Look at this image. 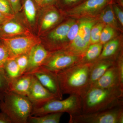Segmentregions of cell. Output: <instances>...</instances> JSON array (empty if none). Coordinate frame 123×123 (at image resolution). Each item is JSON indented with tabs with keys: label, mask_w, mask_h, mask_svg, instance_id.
<instances>
[{
	"label": "cell",
	"mask_w": 123,
	"mask_h": 123,
	"mask_svg": "<svg viewBox=\"0 0 123 123\" xmlns=\"http://www.w3.org/2000/svg\"><path fill=\"white\" fill-rule=\"evenodd\" d=\"M81 98L82 114L103 111L123 106V89L91 87Z\"/></svg>",
	"instance_id": "1"
},
{
	"label": "cell",
	"mask_w": 123,
	"mask_h": 123,
	"mask_svg": "<svg viewBox=\"0 0 123 123\" xmlns=\"http://www.w3.org/2000/svg\"><path fill=\"white\" fill-rule=\"evenodd\" d=\"M92 63H79L56 73L62 94L82 97L90 87Z\"/></svg>",
	"instance_id": "2"
},
{
	"label": "cell",
	"mask_w": 123,
	"mask_h": 123,
	"mask_svg": "<svg viewBox=\"0 0 123 123\" xmlns=\"http://www.w3.org/2000/svg\"><path fill=\"white\" fill-rule=\"evenodd\" d=\"M33 105L27 97L8 91L0 100L1 111L8 115L12 123H28Z\"/></svg>",
	"instance_id": "3"
},
{
	"label": "cell",
	"mask_w": 123,
	"mask_h": 123,
	"mask_svg": "<svg viewBox=\"0 0 123 123\" xmlns=\"http://www.w3.org/2000/svg\"><path fill=\"white\" fill-rule=\"evenodd\" d=\"M66 112L70 116L77 115L82 113L81 97L70 95L66 99H54L39 105L33 106L31 116H39L55 113Z\"/></svg>",
	"instance_id": "4"
},
{
	"label": "cell",
	"mask_w": 123,
	"mask_h": 123,
	"mask_svg": "<svg viewBox=\"0 0 123 123\" xmlns=\"http://www.w3.org/2000/svg\"><path fill=\"white\" fill-rule=\"evenodd\" d=\"M69 123H123V106L110 110L70 116Z\"/></svg>",
	"instance_id": "5"
},
{
	"label": "cell",
	"mask_w": 123,
	"mask_h": 123,
	"mask_svg": "<svg viewBox=\"0 0 123 123\" xmlns=\"http://www.w3.org/2000/svg\"><path fill=\"white\" fill-rule=\"evenodd\" d=\"M81 57L68 50L58 51L51 54L39 68L56 74L80 63Z\"/></svg>",
	"instance_id": "6"
},
{
	"label": "cell",
	"mask_w": 123,
	"mask_h": 123,
	"mask_svg": "<svg viewBox=\"0 0 123 123\" xmlns=\"http://www.w3.org/2000/svg\"><path fill=\"white\" fill-rule=\"evenodd\" d=\"M1 39L8 51L10 59H14L21 55L28 54L33 47L41 43L39 38L31 34L10 37H2Z\"/></svg>",
	"instance_id": "7"
},
{
	"label": "cell",
	"mask_w": 123,
	"mask_h": 123,
	"mask_svg": "<svg viewBox=\"0 0 123 123\" xmlns=\"http://www.w3.org/2000/svg\"><path fill=\"white\" fill-rule=\"evenodd\" d=\"M32 74L47 89L57 97L58 99L63 98L56 74L42 68L33 72Z\"/></svg>",
	"instance_id": "8"
},
{
	"label": "cell",
	"mask_w": 123,
	"mask_h": 123,
	"mask_svg": "<svg viewBox=\"0 0 123 123\" xmlns=\"http://www.w3.org/2000/svg\"><path fill=\"white\" fill-rule=\"evenodd\" d=\"M27 97L33 106L39 105L52 99H58L43 86L33 75L31 85Z\"/></svg>",
	"instance_id": "9"
},
{
	"label": "cell",
	"mask_w": 123,
	"mask_h": 123,
	"mask_svg": "<svg viewBox=\"0 0 123 123\" xmlns=\"http://www.w3.org/2000/svg\"><path fill=\"white\" fill-rule=\"evenodd\" d=\"M91 87L105 89L117 88L123 89V81L120 78L116 62L114 65L108 69L103 75Z\"/></svg>",
	"instance_id": "10"
},
{
	"label": "cell",
	"mask_w": 123,
	"mask_h": 123,
	"mask_svg": "<svg viewBox=\"0 0 123 123\" xmlns=\"http://www.w3.org/2000/svg\"><path fill=\"white\" fill-rule=\"evenodd\" d=\"M51 54L41 43L34 46L28 53L29 64L24 74L32 73L39 68L44 64Z\"/></svg>",
	"instance_id": "11"
},
{
	"label": "cell",
	"mask_w": 123,
	"mask_h": 123,
	"mask_svg": "<svg viewBox=\"0 0 123 123\" xmlns=\"http://www.w3.org/2000/svg\"><path fill=\"white\" fill-rule=\"evenodd\" d=\"M114 0H85L69 11L72 15H81L98 11L112 4Z\"/></svg>",
	"instance_id": "12"
},
{
	"label": "cell",
	"mask_w": 123,
	"mask_h": 123,
	"mask_svg": "<svg viewBox=\"0 0 123 123\" xmlns=\"http://www.w3.org/2000/svg\"><path fill=\"white\" fill-rule=\"evenodd\" d=\"M0 31L3 37H10L31 34L30 31L19 23L12 19L7 20L0 25Z\"/></svg>",
	"instance_id": "13"
},
{
	"label": "cell",
	"mask_w": 123,
	"mask_h": 123,
	"mask_svg": "<svg viewBox=\"0 0 123 123\" xmlns=\"http://www.w3.org/2000/svg\"><path fill=\"white\" fill-rule=\"evenodd\" d=\"M32 74H24L10 83L9 91L27 97L32 81Z\"/></svg>",
	"instance_id": "14"
},
{
	"label": "cell",
	"mask_w": 123,
	"mask_h": 123,
	"mask_svg": "<svg viewBox=\"0 0 123 123\" xmlns=\"http://www.w3.org/2000/svg\"><path fill=\"white\" fill-rule=\"evenodd\" d=\"M116 61L111 59L98 60L93 63L90 75L91 86L94 84L104 73L108 69L114 65Z\"/></svg>",
	"instance_id": "15"
},
{
	"label": "cell",
	"mask_w": 123,
	"mask_h": 123,
	"mask_svg": "<svg viewBox=\"0 0 123 123\" xmlns=\"http://www.w3.org/2000/svg\"><path fill=\"white\" fill-rule=\"evenodd\" d=\"M102 44L100 43H93L89 46L82 56L80 63H92L99 58L102 50Z\"/></svg>",
	"instance_id": "16"
},
{
	"label": "cell",
	"mask_w": 123,
	"mask_h": 123,
	"mask_svg": "<svg viewBox=\"0 0 123 123\" xmlns=\"http://www.w3.org/2000/svg\"><path fill=\"white\" fill-rule=\"evenodd\" d=\"M74 23L72 21L62 24L50 32L49 35V37L55 43L65 41L67 39L70 26Z\"/></svg>",
	"instance_id": "17"
},
{
	"label": "cell",
	"mask_w": 123,
	"mask_h": 123,
	"mask_svg": "<svg viewBox=\"0 0 123 123\" xmlns=\"http://www.w3.org/2000/svg\"><path fill=\"white\" fill-rule=\"evenodd\" d=\"M63 112H55L39 116H30L28 119V123H59L60 121Z\"/></svg>",
	"instance_id": "18"
},
{
	"label": "cell",
	"mask_w": 123,
	"mask_h": 123,
	"mask_svg": "<svg viewBox=\"0 0 123 123\" xmlns=\"http://www.w3.org/2000/svg\"><path fill=\"white\" fill-rule=\"evenodd\" d=\"M3 69L10 83L22 75L15 59L8 60Z\"/></svg>",
	"instance_id": "19"
},
{
	"label": "cell",
	"mask_w": 123,
	"mask_h": 123,
	"mask_svg": "<svg viewBox=\"0 0 123 123\" xmlns=\"http://www.w3.org/2000/svg\"><path fill=\"white\" fill-rule=\"evenodd\" d=\"M119 46V42L118 40H112L107 42L104 44L101 55L97 60L110 59L114 56L118 52Z\"/></svg>",
	"instance_id": "20"
},
{
	"label": "cell",
	"mask_w": 123,
	"mask_h": 123,
	"mask_svg": "<svg viewBox=\"0 0 123 123\" xmlns=\"http://www.w3.org/2000/svg\"><path fill=\"white\" fill-rule=\"evenodd\" d=\"M95 23L94 20L91 18H85L82 19L79 24L78 33L89 44L90 43L91 31Z\"/></svg>",
	"instance_id": "21"
},
{
	"label": "cell",
	"mask_w": 123,
	"mask_h": 123,
	"mask_svg": "<svg viewBox=\"0 0 123 123\" xmlns=\"http://www.w3.org/2000/svg\"><path fill=\"white\" fill-rule=\"evenodd\" d=\"M59 18V14L56 11L52 10L49 11L43 18L41 29L43 30H45L49 29L58 21Z\"/></svg>",
	"instance_id": "22"
},
{
	"label": "cell",
	"mask_w": 123,
	"mask_h": 123,
	"mask_svg": "<svg viewBox=\"0 0 123 123\" xmlns=\"http://www.w3.org/2000/svg\"><path fill=\"white\" fill-rule=\"evenodd\" d=\"M34 0H24L23 9L27 19L31 23L35 22L36 15V9Z\"/></svg>",
	"instance_id": "23"
},
{
	"label": "cell",
	"mask_w": 123,
	"mask_h": 123,
	"mask_svg": "<svg viewBox=\"0 0 123 123\" xmlns=\"http://www.w3.org/2000/svg\"><path fill=\"white\" fill-rule=\"evenodd\" d=\"M113 11L111 4L107 6L101 14V18L104 22L110 25V26L116 27L117 22Z\"/></svg>",
	"instance_id": "24"
},
{
	"label": "cell",
	"mask_w": 123,
	"mask_h": 123,
	"mask_svg": "<svg viewBox=\"0 0 123 123\" xmlns=\"http://www.w3.org/2000/svg\"><path fill=\"white\" fill-rule=\"evenodd\" d=\"M103 29V24L98 23L92 27L90 34V42L92 44L98 43L99 42L102 31Z\"/></svg>",
	"instance_id": "25"
},
{
	"label": "cell",
	"mask_w": 123,
	"mask_h": 123,
	"mask_svg": "<svg viewBox=\"0 0 123 123\" xmlns=\"http://www.w3.org/2000/svg\"><path fill=\"white\" fill-rule=\"evenodd\" d=\"M115 33L114 30L110 25L103 28L99 40L100 43L102 44H104L110 41L113 37Z\"/></svg>",
	"instance_id": "26"
},
{
	"label": "cell",
	"mask_w": 123,
	"mask_h": 123,
	"mask_svg": "<svg viewBox=\"0 0 123 123\" xmlns=\"http://www.w3.org/2000/svg\"><path fill=\"white\" fill-rule=\"evenodd\" d=\"M14 59L20 69L22 74H24L26 71L29 64L28 54L21 55Z\"/></svg>",
	"instance_id": "27"
},
{
	"label": "cell",
	"mask_w": 123,
	"mask_h": 123,
	"mask_svg": "<svg viewBox=\"0 0 123 123\" xmlns=\"http://www.w3.org/2000/svg\"><path fill=\"white\" fill-rule=\"evenodd\" d=\"M9 59L7 47L3 42L0 43V68H3L6 62Z\"/></svg>",
	"instance_id": "28"
},
{
	"label": "cell",
	"mask_w": 123,
	"mask_h": 123,
	"mask_svg": "<svg viewBox=\"0 0 123 123\" xmlns=\"http://www.w3.org/2000/svg\"><path fill=\"white\" fill-rule=\"evenodd\" d=\"M10 82L3 68H0V92L4 93L9 90Z\"/></svg>",
	"instance_id": "29"
},
{
	"label": "cell",
	"mask_w": 123,
	"mask_h": 123,
	"mask_svg": "<svg viewBox=\"0 0 123 123\" xmlns=\"http://www.w3.org/2000/svg\"><path fill=\"white\" fill-rule=\"evenodd\" d=\"M0 12L10 16H14V14L8 0H0Z\"/></svg>",
	"instance_id": "30"
},
{
	"label": "cell",
	"mask_w": 123,
	"mask_h": 123,
	"mask_svg": "<svg viewBox=\"0 0 123 123\" xmlns=\"http://www.w3.org/2000/svg\"><path fill=\"white\" fill-rule=\"evenodd\" d=\"M79 29V24L74 23L70 26L67 36V39L72 41L76 36Z\"/></svg>",
	"instance_id": "31"
},
{
	"label": "cell",
	"mask_w": 123,
	"mask_h": 123,
	"mask_svg": "<svg viewBox=\"0 0 123 123\" xmlns=\"http://www.w3.org/2000/svg\"><path fill=\"white\" fill-rule=\"evenodd\" d=\"M12 10L14 14L17 13L21 11L22 5L21 0H8Z\"/></svg>",
	"instance_id": "32"
},
{
	"label": "cell",
	"mask_w": 123,
	"mask_h": 123,
	"mask_svg": "<svg viewBox=\"0 0 123 123\" xmlns=\"http://www.w3.org/2000/svg\"><path fill=\"white\" fill-rule=\"evenodd\" d=\"M113 11H114L117 18L122 25H123V12L118 6L116 4L112 5Z\"/></svg>",
	"instance_id": "33"
},
{
	"label": "cell",
	"mask_w": 123,
	"mask_h": 123,
	"mask_svg": "<svg viewBox=\"0 0 123 123\" xmlns=\"http://www.w3.org/2000/svg\"><path fill=\"white\" fill-rule=\"evenodd\" d=\"M116 64L120 78L121 80L123 81V61L122 56L119 58L117 62L116 61Z\"/></svg>",
	"instance_id": "34"
},
{
	"label": "cell",
	"mask_w": 123,
	"mask_h": 123,
	"mask_svg": "<svg viewBox=\"0 0 123 123\" xmlns=\"http://www.w3.org/2000/svg\"><path fill=\"white\" fill-rule=\"evenodd\" d=\"M0 123H12L11 119L7 114L1 111L0 112Z\"/></svg>",
	"instance_id": "35"
},
{
	"label": "cell",
	"mask_w": 123,
	"mask_h": 123,
	"mask_svg": "<svg viewBox=\"0 0 123 123\" xmlns=\"http://www.w3.org/2000/svg\"><path fill=\"white\" fill-rule=\"evenodd\" d=\"M85 0H61L64 5H71L80 4Z\"/></svg>",
	"instance_id": "36"
},
{
	"label": "cell",
	"mask_w": 123,
	"mask_h": 123,
	"mask_svg": "<svg viewBox=\"0 0 123 123\" xmlns=\"http://www.w3.org/2000/svg\"><path fill=\"white\" fill-rule=\"evenodd\" d=\"M14 16H10L4 14L0 12V25L7 20L13 19Z\"/></svg>",
	"instance_id": "37"
},
{
	"label": "cell",
	"mask_w": 123,
	"mask_h": 123,
	"mask_svg": "<svg viewBox=\"0 0 123 123\" xmlns=\"http://www.w3.org/2000/svg\"><path fill=\"white\" fill-rule=\"evenodd\" d=\"M55 0H43L42 6H47L55 2Z\"/></svg>",
	"instance_id": "38"
},
{
	"label": "cell",
	"mask_w": 123,
	"mask_h": 123,
	"mask_svg": "<svg viewBox=\"0 0 123 123\" xmlns=\"http://www.w3.org/2000/svg\"><path fill=\"white\" fill-rule=\"evenodd\" d=\"M35 2L39 5L42 6L43 0H34Z\"/></svg>",
	"instance_id": "39"
},
{
	"label": "cell",
	"mask_w": 123,
	"mask_h": 123,
	"mask_svg": "<svg viewBox=\"0 0 123 123\" xmlns=\"http://www.w3.org/2000/svg\"><path fill=\"white\" fill-rule=\"evenodd\" d=\"M4 97V93L0 92V100H1Z\"/></svg>",
	"instance_id": "40"
}]
</instances>
